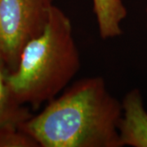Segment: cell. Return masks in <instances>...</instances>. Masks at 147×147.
Wrapping results in <instances>:
<instances>
[{"mask_svg":"<svg viewBox=\"0 0 147 147\" xmlns=\"http://www.w3.org/2000/svg\"><path fill=\"white\" fill-rule=\"evenodd\" d=\"M122 105L100 76L75 81L20 126L39 147H121Z\"/></svg>","mask_w":147,"mask_h":147,"instance_id":"cell-1","label":"cell"},{"mask_svg":"<svg viewBox=\"0 0 147 147\" xmlns=\"http://www.w3.org/2000/svg\"><path fill=\"white\" fill-rule=\"evenodd\" d=\"M80 54L69 16L53 6L44 30L27 43L7 81L16 100L34 110L65 89L79 73Z\"/></svg>","mask_w":147,"mask_h":147,"instance_id":"cell-2","label":"cell"},{"mask_svg":"<svg viewBox=\"0 0 147 147\" xmlns=\"http://www.w3.org/2000/svg\"><path fill=\"white\" fill-rule=\"evenodd\" d=\"M53 0H0V57L16 69L23 48L44 30Z\"/></svg>","mask_w":147,"mask_h":147,"instance_id":"cell-3","label":"cell"},{"mask_svg":"<svg viewBox=\"0 0 147 147\" xmlns=\"http://www.w3.org/2000/svg\"><path fill=\"white\" fill-rule=\"evenodd\" d=\"M118 130L121 147H147V112L138 89L128 92L123 101Z\"/></svg>","mask_w":147,"mask_h":147,"instance_id":"cell-4","label":"cell"},{"mask_svg":"<svg viewBox=\"0 0 147 147\" xmlns=\"http://www.w3.org/2000/svg\"><path fill=\"white\" fill-rule=\"evenodd\" d=\"M7 74L8 69L0 57V128L20 127L33 116L29 107L19 103L11 93L7 81Z\"/></svg>","mask_w":147,"mask_h":147,"instance_id":"cell-5","label":"cell"},{"mask_svg":"<svg viewBox=\"0 0 147 147\" xmlns=\"http://www.w3.org/2000/svg\"><path fill=\"white\" fill-rule=\"evenodd\" d=\"M98 31L102 39L122 34L121 23L127 11L122 0H92Z\"/></svg>","mask_w":147,"mask_h":147,"instance_id":"cell-6","label":"cell"},{"mask_svg":"<svg viewBox=\"0 0 147 147\" xmlns=\"http://www.w3.org/2000/svg\"><path fill=\"white\" fill-rule=\"evenodd\" d=\"M0 147H39L38 142L20 127L0 128Z\"/></svg>","mask_w":147,"mask_h":147,"instance_id":"cell-7","label":"cell"},{"mask_svg":"<svg viewBox=\"0 0 147 147\" xmlns=\"http://www.w3.org/2000/svg\"><path fill=\"white\" fill-rule=\"evenodd\" d=\"M146 11H147V10H146Z\"/></svg>","mask_w":147,"mask_h":147,"instance_id":"cell-8","label":"cell"}]
</instances>
